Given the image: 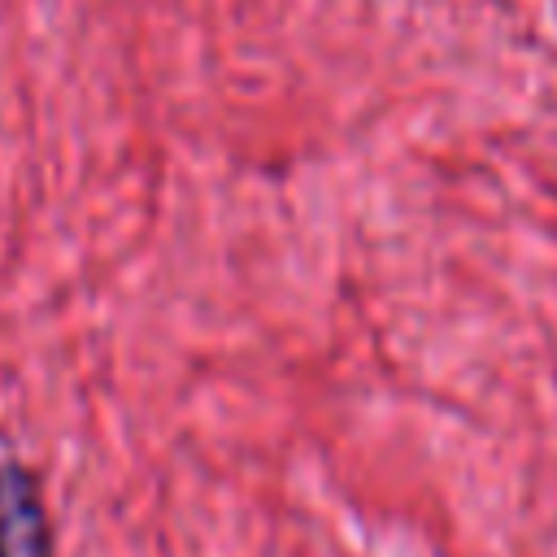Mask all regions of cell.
<instances>
[{
    "label": "cell",
    "instance_id": "1",
    "mask_svg": "<svg viewBox=\"0 0 557 557\" xmlns=\"http://www.w3.org/2000/svg\"><path fill=\"white\" fill-rule=\"evenodd\" d=\"M0 557H57L44 479L22 457H0Z\"/></svg>",
    "mask_w": 557,
    "mask_h": 557
}]
</instances>
